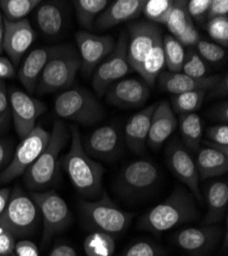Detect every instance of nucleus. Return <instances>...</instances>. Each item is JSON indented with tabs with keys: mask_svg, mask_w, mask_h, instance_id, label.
<instances>
[{
	"mask_svg": "<svg viewBox=\"0 0 228 256\" xmlns=\"http://www.w3.org/2000/svg\"><path fill=\"white\" fill-rule=\"evenodd\" d=\"M15 243V238L12 234L2 226H0V255H11Z\"/></svg>",
	"mask_w": 228,
	"mask_h": 256,
	"instance_id": "obj_44",
	"label": "nucleus"
},
{
	"mask_svg": "<svg viewBox=\"0 0 228 256\" xmlns=\"http://www.w3.org/2000/svg\"><path fill=\"white\" fill-rule=\"evenodd\" d=\"M38 222V208L19 186L11 190L7 205L0 216V226L14 238L30 234Z\"/></svg>",
	"mask_w": 228,
	"mask_h": 256,
	"instance_id": "obj_6",
	"label": "nucleus"
},
{
	"mask_svg": "<svg viewBox=\"0 0 228 256\" xmlns=\"http://www.w3.org/2000/svg\"><path fill=\"white\" fill-rule=\"evenodd\" d=\"M49 138L50 132L41 126H36L17 146L9 164L0 174V182L8 184L23 176L43 152L49 142Z\"/></svg>",
	"mask_w": 228,
	"mask_h": 256,
	"instance_id": "obj_9",
	"label": "nucleus"
},
{
	"mask_svg": "<svg viewBox=\"0 0 228 256\" xmlns=\"http://www.w3.org/2000/svg\"><path fill=\"white\" fill-rule=\"evenodd\" d=\"M69 130L71 146L63 160L65 172L79 194L88 198H96L102 192L103 167L86 154L78 126L71 125Z\"/></svg>",
	"mask_w": 228,
	"mask_h": 256,
	"instance_id": "obj_2",
	"label": "nucleus"
},
{
	"mask_svg": "<svg viewBox=\"0 0 228 256\" xmlns=\"http://www.w3.org/2000/svg\"><path fill=\"white\" fill-rule=\"evenodd\" d=\"M31 199L42 216V244L46 247L56 234L69 226L72 213L66 201L54 190L31 192Z\"/></svg>",
	"mask_w": 228,
	"mask_h": 256,
	"instance_id": "obj_7",
	"label": "nucleus"
},
{
	"mask_svg": "<svg viewBox=\"0 0 228 256\" xmlns=\"http://www.w3.org/2000/svg\"><path fill=\"white\" fill-rule=\"evenodd\" d=\"M212 113L214 118L224 122V124H227L228 122V102H223L217 106H215L212 109Z\"/></svg>",
	"mask_w": 228,
	"mask_h": 256,
	"instance_id": "obj_51",
	"label": "nucleus"
},
{
	"mask_svg": "<svg viewBox=\"0 0 228 256\" xmlns=\"http://www.w3.org/2000/svg\"><path fill=\"white\" fill-rule=\"evenodd\" d=\"M177 118L169 102L162 100L158 104L151 121L147 146L154 151H158L177 127Z\"/></svg>",
	"mask_w": 228,
	"mask_h": 256,
	"instance_id": "obj_22",
	"label": "nucleus"
},
{
	"mask_svg": "<svg viewBox=\"0 0 228 256\" xmlns=\"http://www.w3.org/2000/svg\"><path fill=\"white\" fill-rule=\"evenodd\" d=\"M205 199L208 211L202 222L203 226H215L225 216L228 206V184L226 182H212L205 188Z\"/></svg>",
	"mask_w": 228,
	"mask_h": 256,
	"instance_id": "obj_26",
	"label": "nucleus"
},
{
	"mask_svg": "<svg viewBox=\"0 0 228 256\" xmlns=\"http://www.w3.org/2000/svg\"><path fill=\"white\" fill-rule=\"evenodd\" d=\"M174 2L173 0H148L143 6L142 14L153 24L166 25Z\"/></svg>",
	"mask_w": 228,
	"mask_h": 256,
	"instance_id": "obj_36",
	"label": "nucleus"
},
{
	"mask_svg": "<svg viewBox=\"0 0 228 256\" xmlns=\"http://www.w3.org/2000/svg\"><path fill=\"white\" fill-rule=\"evenodd\" d=\"M162 36V30L149 20L128 25L127 60L132 70L140 71L143 62Z\"/></svg>",
	"mask_w": 228,
	"mask_h": 256,
	"instance_id": "obj_13",
	"label": "nucleus"
},
{
	"mask_svg": "<svg viewBox=\"0 0 228 256\" xmlns=\"http://www.w3.org/2000/svg\"><path fill=\"white\" fill-rule=\"evenodd\" d=\"M179 128L186 150H190L194 153L198 152L203 136L201 117L197 113L180 115Z\"/></svg>",
	"mask_w": 228,
	"mask_h": 256,
	"instance_id": "obj_28",
	"label": "nucleus"
},
{
	"mask_svg": "<svg viewBox=\"0 0 228 256\" xmlns=\"http://www.w3.org/2000/svg\"><path fill=\"white\" fill-rule=\"evenodd\" d=\"M200 180L223 176L228 170V156L208 146H200L196 161Z\"/></svg>",
	"mask_w": 228,
	"mask_h": 256,
	"instance_id": "obj_27",
	"label": "nucleus"
},
{
	"mask_svg": "<svg viewBox=\"0 0 228 256\" xmlns=\"http://www.w3.org/2000/svg\"><path fill=\"white\" fill-rule=\"evenodd\" d=\"M120 148L121 138L118 127L103 125L88 136L84 150L90 158L110 160L117 156Z\"/></svg>",
	"mask_w": 228,
	"mask_h": 256,
	"instance_id": "obj_20",
	"label": "nucleus"
},
{
	"mask_svg": "<svg viewBox=\"0 0 228 256\" xmlns=\"http://www.w3.org/2000/svg\"><path fill=\"white\" fill-rule=\"evenodd\" d=\"M78 22L82 28L91 29L96 18L109 6L108 0H75Z\"/></svg>",
	"mask_w": 228,
	"mask_h": 256,
	"instance_id": "obj_30",
	"label": "nucleus"
},
{
	"mask_svg": "<svg viewBox=\"0 0 228 256\" xmlns=\"http://www.w3.org/2000/svg\"><path fill=\"white\" fill-rule=\"evenodd\" d=\"M75 38L81 56V69L86 76L112 54L116 44L111 36H99L87 31H78Z\"/></svg>",
	"mask_w": 228,
	"mask_h": 256,
	"instance_id": "obj_15",
	"label": "nucleus"
},
{
	"mask_svg": "<svg viewBox=\"0 0 228 256\" xmlns=\"http://www.w3.org/2000/svg\"><path fill=\"white\" fill-rule=\"evenodd\" d=\"M55 114L65 120L91 126L101 121L106 111L95 96L84 88H73L56 96Z\"/></svg>",
	"mask_w": 228,
	"mask_h": 256,
	"instance_id": "obj_4",
	"label": "nucleus"
},
{
	"mask_svg": "<svg viewBox=\"0 0 228 256\" xmlns=\"http://www.w3.org/2000/svg\"><path fill=\"white\" fill-rule=\"evenodd\" d=\"M67 50H69V48L64 46H46L36 48L27 56L18 69L17 77L29 94H33L35 92L38 78L46 66V64L53 56L63 54Z\"/></svg>",
	"mask_w": 228,
	"mask_h": 256,
	"instance_id": "obj_19",
	"label": "nucleus"
},
{
	"mask_svg": "<svg viewBox=\"0 0 228 256\" xmlns=\"http://www.w3.org/2000/svg\"><path fill=\"white\" fill-rule=\"evenodd\" d=\"M4 38L3 52L9 58L13 67H17L25 52L32 46L35 33L30 20L25 18L18 22H9L3 18Z\"/></svg>",
	"mask_w": 228,
	"mask_h": 256,
	"instance_id": "obj_18",
	"label": "nucleus"
},
{
	"mask_svg": "<svg viewBox=\"0 0 228 256\" xmlns=\"http://www.w3.org/2000/svg\"><path fill=\"white\" fill-rule=\"evenodd\" d=\"M11 190L9 188H3L0 190V216L2 214V212L4 211L7 202L10 197Z\"/></svg>",
	"mask_w": 228,
	"mask_h": 256,
	"instance_id": "obj_53",
	"label": "nucleus"
},
{
	"mask_svg": "<svg viewBox=\"0 0 228 256\" xmlns=\"http://www.w3.org/2000/svg\"><path fill=\"white\" fill-rule=\"evenodd\" d=\"M14 256H39V250L35 243L30 240H22L15 243Z\"/></svg>",
	"mask_w": 228,
	"mask_h": 256,
	"instance_id": "obj_45",
	"label": "nucleus"
},
{
	"mask_svg": "<svg viewBox=\"0 0 228 256\" xmlns=\"http://www.w3.org/2000/svg\"><path fill=\"white\" fill-rule=\"evenodd\" d=\"M196 46L199 52V56L202 58L211 62H218L222 60L226 56V52L222 46L216 44H212V42L209 41L200 40Z\"/></svg>",
	"mask_w": 228,
	"mask_h": 256,
	"instance_id": "obj_39",
	"label": "nucleus"
},
{
	"mask_svg": "<svg viewBox=\"0 0 228 256\" xmlns=\"http://www.w3.org/2000/svg\"><path fill=\"white\" fill-rule=\"evenodd\" d=\"M163 254V249L154 243L138 241L129 246L121 256H162Z\"/></svg>",
	"mask_w": 228,
	"mask_h": 256,
	"instance_id": "obj_41",
	"label": "nucleus"
},
{
	"mask_svg": "<svg viewBox=\"0 0 228 256\" xmlns=\"http://www.w3.org/2000/svg\"><path fill=\"white\" fill-rule=\"evenodd\" d=\"M228 2L227 0H212L210 8L207 12V20H212L219 16H227Z\"/></svg>",
	"mask_w": 228,
	"mask_h": 256,
	"instance_id": "obj_47",
	"label": "nucleus"
},
{
	"mask_svg": "<svg viewBox=\"0 0 228 256\" xmlns=\"http://www.w3.org/2000/svg\"><path fill=\"white\" fill-rule=\"evenodd\" d=\"M183 74L194 77V78H203L206 77L208 68L204 62L203 58L199 56L198 52H195L193 50L185 52V58L182 66Z\"/></svg>",
	"mask_w": 228,
	"mask_h": 256,
	"instance_id": "obj_37",
	"label": "nucleus"
},
{
	"mask_svg": "<svg viewBox=\"0 0 228 256\" xmlns=\"http://www.w3.org/2000/svg\"><path fill=\"white\" fill-rule=\"evenodd\" d=\"M221 79L219 75L194 78L183 73L162 72L158 77V84L163 92L173 96L196 90H210Z\"/></svg>",
	"mask_w": 228,
	"mask_h": 256,
	"instance_id": "obj_21",
	"label": "nucleus"
},
{
	"mask_svg": "<svg viewBox=\"0 0 228 256\" xmlns=\"http://www.w3.org/2000/svg\"><path fill=\"white\" fill-rule=\"evenodd\" d=\"M8 98L15 132L23 140L36 127L38 117L47 110V106L14 88L8 92Z\"/></svg>",
	"mask_w": 228,
	"mask_h": 256,
	"instance_id": "obj_12",
	"label": "nucleus"
},
{
	"mask_svg": "<svg viewBox=\"0 0 228 256\" xmlns=\"http://www.w3.org/2000/svg\"><path fill=\"white\" fill-rule=\"evenodd\" d=\"M144 4L146 0H116L96 18L94 27L97 30H108L132 20L142 14Z\"/></svg>",
	"mask_w": 228,
	"mask_h": 256,
	"instance_id": "obj_23",
	"label": "nucleus"
},
{
	"mask_svg": "<svg viewBox=\"0 0 228 256\" xmlns=\"http://www.w3.org/2000/svg\"><path fill=\"white\" fill-rule=\"evenodd\" d=\"M79 206L87 222L96 232L111 234L114 238L128 228L134 216L118 207L105 190L98 200H81Z\"/></svg>",
	"mask_w": 228,
	"mask_h": 256,
	"instance_id": "obj_5",
	"label": "nucleus"
},
{
	"mask_svg": "<svg viewBox=\"0 0 228 256\" xmlns=\"http://www.w3.org/2000/svg\"><path fill=\"white\" fill-rule=\"evenodd\" d=\"M162 44L164 50L165 65L171 73H180L182 71L185 58L184 48L170 34L162 36Z\"/></svg>",
	"mask_w": 228,
	"mask_h": 256,
	"instance_id": "obj_31",
	"label": "nucleus"
},
{
	"mask_svg": "<svg viewBox=\"0 0 228 256\" xmlns=\"http://www.w3.org/2000/svg\"><path fill=\"white\" fill-rule=\"evenodd\" d=\"M206 96V90L189 92L173 96L170 104L171 108L173 112H176L179 115L196 113L200 110Z\"/></svg>",
	"mask_w": 228,
	"mask_h": 256,
	"instance_id": "obj_34",
	"label": "nucleus"
},
{
	"mask_svg": "<svg viewBox=\"0 0 228 256\" xmlns=\"http://www.w3.org/2000/svg\"><path fill=\"white\" fill-rule=\"evenodd\" d=\"M80 69V58L69 48L53 56L46 64L38 78L35 92L39 94H46L69 88Z\"/></svg>",
	"mask_w": 228,
	"mask_h": 256,
	"instance_id": "obj_8",
	"label": "nucleus"
},
{
	"mask_svg": "<svg viewBox=\"0 0 228 256\" xmlns=\"http://www.w3.org/2000/svg\"><path fill=\"white\" fill-rule=\"evenodd\" d=\"M13 256H14V255H13Z\"/></svg>",
	"mask_w": 228,
	"mask_h": 256,
	"instance_id": "obj_56",
	"label": "nucleus"
},
{
	"mask_svg": "<svg viewBox=\"0 0 228 256\" xmlns=\"http://www.w3.org/2000/svg\"><path fill=\"white\" fill-rule=\"evenodd\" d=\"M158 104H153L131 116L124 128L125 142L129 150L136 155L146 152L152 116Z\"/></svg>",
	"mask_w": 228,
	"mask_h": 256,
	"instance_id": "obj_24",
	"label": "nucleus"
},
{
	"mask_svg": "<svg viewBox=\"0 0 228 256\" xmlns=\"http://www.w3.org/2000/svg\"><path fill=\"white\" fill-rule=\"evenodd\" d=\"M159 168L150 160L130 162L122 169L118 178V188L123 195L138 197L147 194L158 182Z\"/></svg>",
	"mask_w": 228,
	"mask_h": 256,
	"instance_id": "obj_11",
	"label": "nucleus"
},
{
	"mask_svg": "<svg viewBox=\"0 0 228 256\" xmlns=\"http://www.w3.org/2000/svg\"><path fill=\"white\" fill-rule=\"evenodd\" d=\"M0 256H13V253L11 255H0Z\"/></svg>",
	"mask_w": 228,
	"mask_h": 256,
	"instance_id": "obj_55",
	"label": "nucleus"
},
{
	"mask_svg": "<svg viewBox=\"0 0 228 256\" xmlns=\"http://www.w3.org/2000/svg\"><path fill=\"white\" fill-rule=\"evenodd\" d=\"M228 94V78L227 75L224 77H221V79L214 85V86L207 92V94H208L209 98H221V96H226Z\"/></svg>",
	"mask_w": 228,
	"mask_h": 256,
	"instance_id": "obj_48",
	"label": "nucleus"
},
{
	"mask_svg": "<svg viewBox=\"0 0 228 256\" xmlns=\"http://www.w3.org/2000/svg\"><path fill=\"white\" fill-rule=\"evenodd\" d=\"M127 48L128 33L122 31L112 54L94 71L92 88L98 96H102L111 85L132 71L127 60Z\"/></svg>",
	"mask_w": 228,
	"mask_h": 256,
	"instance_id": "obj_10",
	"label": "nucleus"
},
{
	"mask_svg": "<svg viewBox=\"0 0 228 256\" xmlns=\"http://www.w3.org/2000/svg\"><path fill=\"white\" fill-rule=\"evenodd\" d=\"M12 156L13 154L10 144L0 140V169L7 167Z\"/></svg>",
	"mask_w": 228,
	"mask_h": 256,
	"instance_id": "obj_49",
	"label": "nucleus"
},
{
	"mask_svg": "<svg viewBox=\"0 0 228 256\" xmlns=\"http://www.w3.org/2000/svg\"><path fill=\"white\" fill-rule=\"evenodd\" d=\"M70 138L69 127L61 120L56 119L47 146L25 172L24 182L29 190L39 192L54 182L58 174V156Z\"/></svg>",
	"mask_w": 228,
	"mask_h": 256,
	"instance_id": "obj_3",
	"label": "nucleus"
},
{
	"mask_svg": "<svg viewBox=\"0 0 228 256\" xmlns=\"http://www.w3.org/2000/svg\"><path fill=\"white\" fill-rule=\"evenodd\" d=\"M3 38H4V22L3 16L0 10V54L3 52Z\"/></svg>",
	"mask_w": 228,
	"mask_h": 256,
	"instance_id": "obj_54",
	"label": "nucleus"
},
{
	"mask_svg": "<svg viewBox=\"0 0 228 256\" xmlns=\"http://www.w3.org/2000/svg\"><path fill=\"white\" fill-rule=\"evenodd\" d=\"M207 31L212 39L217 44H221L222 48H227L228 46V18L219 16L208 20L207 24Z\"/></svg>",
	"mask_w": 228,
	"mask_h": 256,
	"instance_id": "obj_38",
	"label": "nucleus"
},
{
	"mask_svg": "<svg viewBox=\"0 0 228 256\" xmlns=\"http://www.w3.org/2000/svg\"><path fill=\"white\" fill-rule=\"evenodd\" d=\"M10 121L11 111L6 85L3 80H0V134H3L8 130Z\"/></svg>",
	"mask_w": 228,
	"mask_h": 256,
	"instance_id": "obj_40",
	"label": "nucleus"
},
{
	"mask_svg": "<svg viewBox=\"0 0 228 256\" xmlns=\"http://www.w3.org/2000/svg\"><path fill=\"white\" fill-rule=\"evenodd\" d=\"M49 256H77L75 249L66 244H58L53 247Z\"/></svg>",
	"mask_w": 228,
	"mask_h": 256,
	"instance_id": "obj_52",
	"label": "nucleus"
},
{
	"mask_svg": "<svg viewBox=\"0 0 228 256\" xmlns=\"http://www.w3.org/2000/svg\"><path fill=\"white\" fill-rule=\"evenodd\" d=\"M151 96V88L143 80L127 78L120 80L107 90V102L122 109L138 108Z\"/></svg>",
	"mask_w": 228,
	"mask_h": 256,
	"instance_id": "obj_17",
	"label": "nucleus"
},
{
	"mask_svg": "<svg viewBox=\"0 0 228 256\" xmlns=\"http://www.w3.org/2000/svg\"><path fill=\"white\" fill-rule=\"evenodd\" d=\"M167 161L173 174L192 192L193 196L202 203L203 196L199 186L200 176L197 165L186 148L177 140H172L167 146Z\"/></svg>",
	"mask_w": 228,
	"mask_h": 256,
	"instance_id": "obj_14",
	"label": "nucleus"
},
{
	"mask_svg": "<svg viewBox=\"0 0 228 256\" xmlns=\"http://www.w3.org/2000/svg\"><path fill=\"white\" fill-rule=\"evenodd\" d=\"M34 18L39 31L44 36H58L66 26L65 6L60 2H41L35 8Z\"/></svg>",
	"mask_w": 228,
	"mask_h": 256,
	"instance_id": "obj_25",
	"label": "nucleus"
},
{
	"mask_svg": "<svg viewBox=\"0 0 228 256\" xmlns=\"http://www.w3.org/2000/svg\"><path fill=\"white\" fill-rule=\"evenodd\" d=\"M207 140L217 144L228 146V125L218 124L209 127L206 130Z\"/></svg>",
	"mask_w": 228,
	"mask_h": 256,
	"instance_id": "obj_43",
	"label": "nucleus"
},
{
	"mask_svg": "<svg viewBox=\"0 0 228 256\" xmlns=\"http://www.w3.org/2000/svg\"><path fill=\"white\" fill-rule=\"evenodd\" d=\"M15 75V68L9 58L0 56V80L13 78Z\"/></svg>",
	"mask_w": 228,
	"mask_h": 256,
	"instance_id": "obj_50",
	"label": "nucleus"
},
{
	"mask_svg": "<svg viewBox=\"0 0 228 256\" xmlns=\"http://www.w3.org/2000/svg\"><path fill=\"white\" fill-rule=\"evenodd\" d=\"M212 0H191L186 2V8L193 20L202 23L207 18V12L210 8Z\"/></svg>",
	"mask_w": 228,
	"mask_h": 256,
	"instance_id": "obj_42",
	"label": "nucleus"
},
{
	"mask_svg": "<svg viewBox=\"0 0 228 256\" xmlns=\"http://www.w3.org/2000/svg\"><path fill=\"white\" fill-rule=\"evenodd\" d=\"M83 247L87 256H112L116 249V242L111 234L94 232L86 237Z\"/></svg>",
	"mask_w": 228,
	"mask_h": 256,
	"instance_id": "obj_32",
	"label": "nucleus"
},
{
	"mask_svg": "<svg viewBox=\"0 0 228 256\" xmlns=\"http://www.w3.org/2000/svg\"><path fill=\"white\" fill-rule=\"evenodd\" d=\"M188 190L176 186L170 196L141 216L138 228L160 234L200 216L197 204Z\"/></svg>",
	"mask_w": 228,
	"mask_h": 256,
	"instance_id": "obj_1",
	"label": "nucleus"
},
{
	"mask_svg": "<svg viewBox=\"0 0 228 256\" xmlns=\"http://www.w3.org/2000/svg\"><path fill=\"white\" fill-rule=\"evenodd\" d=\"M221 234V228L216 224L189 228L175 234L173 242L189 254L201 256L207 254L216 246Z\"/></svg>",
	"mask_w": 228,
	"mask_h": 256,
	"instance_id": "obj_16",
	"label": "nucleus"
},
{
	"mask_svg": "<svg viewBox=\"0 0 228 256\" xmlns=\"http://www.w3.org/2000/svg\"><path fill=\"white\" fill-rule=\"evenodd\" d=\"M182 46H194L201 40L200 34L195 27V23L191 24L186 30L177 38Z\"/></svg>",
	"mask_w": 228,
	"mask_h": 256,
	"instance_id": "obj_46",
	"label": "nucleus"
},
{
	"mask_svg": "<svg viewBox=\"0 0 228 256\" xmlns=\"http://www.w3.org/2000/svg\"><path fill=\"white\" fill-rule=\"evenodd\" d=\"M40 2V0H0V10L9 22H18L25 20Z\"/></svg>",
	"mask_w": 228,
	"mask_h": 256,
	"instance_id": "obj_33",
	"label": "nucleus"
},
{
	"mask_svg": "<svg viewBox=\"0 0 228 256\" xmlns=\"http://www.w3.org/2000/svg\"><path fill=\"white\" fill-rule=\"evenodd\" d=\"M186 2H175L173 10L169 16V18L166 23L169 32L175 39H177L194 20L190 16L186 8Z\"/></svg>",
	"mask_w": 228,
	"mask_h": 256,
	"instance_id": "obj_35",
	"label": "nucleus"
},
{
	"mask_svg": "<svg viewBox=\"0 0 228 256\" xmlns=\"http://www.w3.org/2000/svg\"><path fill=\"white\" fill-rule=\"evenodd\" d=\"M165 65L164 50L162 44V37L157 40L151 52L143 62L140 71L138 72L142 77V80L146 82L150 88H154L159 75L162 73Z\"/></svg>",
	"mask_w": 228,
	"mask_h": 256,
	"instance_id": "obj_29",
	"label": "nucleus"
}]
</instances>
